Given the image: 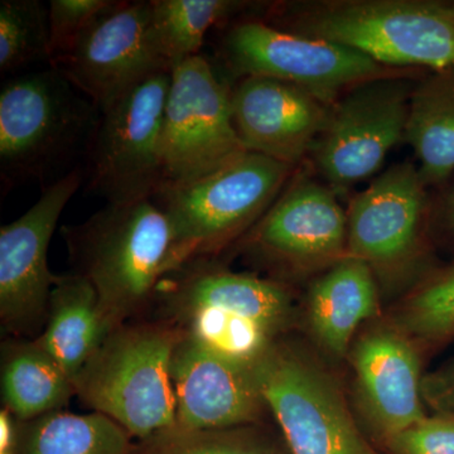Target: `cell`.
Listing matches in <instances>:
<instances>
[{"label": "cell", "instance_id": "cell-1", "mask_svg": "<svg viewBox=\"0 0 454 454\" xmlns=\"http://www.w3.org/2000/svg\"><path fill=\"white\" fill-rule=\"evenodd\" d=\"M62 232L74 273L94 286L114 327L145 309L163 280L191 260L153 197L106 203L85 223L65 226Z\"/></svg>", "mask_w": 454, "mask_h": 454}, {"label": "cell", "instance_id": "cell-2", "mask_svg": "<svg viewBox=\"0 0 454 454\" xmlns=\"http://www.w3.org/2000/svg\"><path fill=\"white\" fill-rule=\"evenodd\" d=\"M256 18L342 44L394 70H454V26L434 0L278 3Z\"/></svg>", "mask_w": 454, "mask_h": 454}, {"label": "cell", "instance_id": "cell-3", "mask_svg": "<svg viewBox=\"0 0 454 454\" xmlns=\"http://www.w3.org/2000/svg\"><path fill=\"white\" fill-rule=\"evenodd\" d=\"M100 109L55 67L8 77L0 90V176L4 190L43 188L79 168Z\"/></svg>", "mask_w": 454, "mask_h": 454}, {"label": "cell", "instance_id": "cell-4", "mask_svg": "<svg viewBox=\"0 0 454 454\" xmlns=\"http://www.w3.org/2000/svg\"><path fill=\"white\" fill-rule=\"evenodd\" d=\"M175 325L221 355L249 360L267 346L291 310L284 286L191 259L160 284Z\"/></svg>", "mask_w": 454, "mask_h": 454}, {"label": "cell", "instance_id": "cell-5", "mask_svg": "<svg viewBox=\"0 0 454 454\" xmlns=\"http://www.w3.org/2000/svg\"><path fill=\"white\" fill-rule=\"evenodd\" d=\"M181 331L170 324L114 328L74 380L80 399L140 441L176 426L170 360Z\"/></svg>", "mask_w": 454, "mask_h": 454}, {"label": "cell", "instance_id": "cell-6", "mask_svg": "<svg viewBox=\"0 0 454 454\" xmlns=\"http://www.w3.org/2000/svg\"><path fill=\"white\" fill-rule=\"evenodd\" d=\"M295 169L245 152L202 177L162 184L153 200L172 221L191 259L207 258L255 226Z\"/></svg>", "mask_w": 454, "mask_h": 454}, {"label": "cell", "instance_id": "cell-7", "mask_svg": "<svg viewBox=\"0 0 454 454\" xmlns=\"http://www.w3.org/2000/svg\"><path fill=\"white\" fill-rule=\"evenodd\" d=\"M219 56L239 79L280 80L306 90L328 106L360 83L414 74L385 67L334 42L283 31L253 16L225 26Z\"/></svg>", "mask_w": 454, "mask_h": 454}, {"label": "cell", "instance_id": "cell-8", "mask_svg": "<svg viewBox=\"0 0 454 454\" xmlns=\"http://www.w3.org/2000/svg\"><path fill=\"white\" fill-rule=\"evenodd\" d=\"M172 71L151 74L101 110L85 158L91 192L107 203L153 197L162 184L160 140Z\"/></svg>", "mask_w": 454, "mask_h": 454}, {"label": "cell", "instance_id": "cell-9", "mask_svg": "<svg viewBox=\"0 0 454 454\" xmlns=\"http://www.w3.org/2000/svg\"><path fill=\"white\" fill-rule=\"evenodd\" d=\"M252 369L289 454H378L330 376L300 352L273 342Z\"/></svg>", "mask_w": 454, "mask_h": 454}, {"label": "cell", "instance_id": "cell-10", "mask_svg": "<svg viewBox=\"0 0 454 454\" xmlns=\"http://www.w3.org/2000/svg\"><path fill=\"white\" fill-rule=\"evenodd\" d=\"M231 91L205 56L173 67L160 140V186L202 177L247 152L232 121Z\"/></svg>", "mask_w": 454, "mask_h": 454}, {"label": "cell", "instance_id": "cell-11", "mask_svg": "<svg viewBox=\"0 0 454 454\" xmlns=\"http://www.w3.org/2000/svg\"><path fill=\"white\" fill-rule=\"evenodd\" d=\"M409 76L413 74L360 83L331 106L309 155L337 195L375 176L391 149L405 139L415 86Z\"/></svg>", "mask_w": 454, "mask_h": 454}, {"label": "cell", "instance_id": "cell-12", "mask_svg": "<svg viewBox=\"0 0 454 454\" xmlns=\"http://www.w3.org/2000/svg\"><path fill=\"white\" fill-rule=\"evenodd\" d=\"M51 67L100 112L151 74L172 71L155 46L151 0H114Z\"/></svg>", "mask_w": 454, "mask_h": 454}, {"label": "cell", "instance_id": "cell-13", "mask_svg": "<svg viewBox=\"0 0 454 454\" xmlns=\"http://www.w3.org/2000/svg\"><path fill=\"white\" fill-rule=\"evenodd\" d=\"M297 169L244 236V247L269 265L288 270L333 267L348 255V214L333 188Z\"/></svg>", "mask_w": 454, "mask_h": 454}, {"label": "cell", "instance_id": "cell-14", "mask_svg": "<svg viewBox=\"0 0 454 454\" xmlns=\"http://www.w3.org/2000/svg\"><path fill=\"white\" fill-rule=\"evenodd\" d=\"M427 187L411 162L394 164L373 179L346 211L348 255L385 277L413 267L429 210Z\"/></svg>", "mask_w": 454, "mask_h": 454}, {"label": "cell", "instance_id": "cell-15", "mask_svg": "<svg viewBox=\"0 0 454 454\" xmlns=\"http://www.w3.org/2000/svg\"><path fill=\"white\" fill-rule=\"evenodd\" d=\"M85 181L83 167L43 188L26 214L0 229V319L12 333H26L49 312L57 277L47 253L66 206Z\"/></svg>", "mask_w": 454, "mask_h": 454}, {"label": "cell", "instance_id": "cell-16", "mask_svg": "<svg viewBox=\"0 0 454 454\" xmlns=\"http://www.w3.org/2000/svg\"><path fill=\"white\" fill-rule=\"evenodd\" d=\"M176 427L225 429L256 422L267 408L252 364L238 363L182 333L170 360Z\"/></svg>", "mask_w": 454, "mask_h": 454}, {"label": "cell", "instance_id": "cell-17", "mask_svg": "<svg viewBox=\"0 0 454 454\" xmlns=\"http://www.w3.org/2000/svg\"><path fill=\"white\" fill-rule=\"evenodd\" d=\"M306 90L269 77L239 79L231 91L232 121L245 149L300 168L330 115Z\"/></svg>", "mask_w": 454, "mask_h": 454}, {"label": "cell", "instance_id": "cell-18", "mask_svg": "<svg viewBox=\"0 0 454 454\" xmlns=\"http://www.w3.org/2000/svg\"><path fill=\"white\" fill-rule=\"evenodd\" d=\"M358 393L376 435L394 437L427 417L420 396L419 358L399 331L366 333L354 351Z\"/></svg>", "mask_w": 454, "mask_h": 454}, {"label": "cell", "instance_id": "cell-19", "mask_svg": "<svg viewBox=\"0 0 454 454\" xmlns=\"http://www.w3.org/2000/svg\"><path fill=\"white\" fill-rule=\"evenodd\" d=\"M94 286L77 273L57 277L37 340L74 382L114 330Z\"/></svg>", "mask_w": 454, "mask_h": 454}, {"label": "cell", "instance_id": "cell-20", "mask_svg": "<svg viewBox=\"0 0 454 454\" xmlns=\"http://www.w3.org/2000/svg\"><path fill=\"white\" fill-rule=\"evenodd\" d=\"M376 303L369 265L349 255L340 260L310 289V325L317 339L334 356H342L358 325L375 313Z\"/></svg>", "mask_w": 454, "mask_h": 454}, {"label": "cell", "instance_id": "cell-21", "mask_svg": "<svg viewBox=\"0 0 454 454\" xmlns=\"http://www.w3.org/2000/svg\"><path fill=\"white\" fill-rule=\"evenodd\" d=\"M404 142L413 148L427 186L454 173V70L430 73L414 86Z\"/></svg>", "mask_w": 454, "mask_h": 454}, {"label": "cell", "instance_id": "cell-22", "mask_svg": "<svg viewBox=\"0 0 454 454\" xmlns=\"http://www.w3.org/2000/svg\"><path fill=\"white\" fill-rule=\"evenodd\" d=\"M74 394L70 376L37 340L3 346V403L17 422L59 411Z\"/></svg>", "mask_w": 454, "mask_h": 454}, {"label": "cell", "instance_id": "cell-23", "mask_svg": "<svg viewBox=\"0 0 454 454\" xmlns=\"http://www.w3.org/2000/svg\"><path fill=\"white\" fill-rule=\"evenodd\" d=\"M129 437L115 420L98 411H52L18 422L13 454H131Z\"/></svg>", "mask_w": 454, "mask_h": 454}, {"label": "cell", "instance_id": "cell-24", "mask_svg": "<svg viewBox=\"0 0 454 454\" xmlns=\"http://www.w3.org/2000/svg\"><path fill=\"white\" fill-rule=\"evenodd\" d=\"M151 4L155 46L170 70L201 55L212 28L229 25L231 18L254 7L232 0H151Z\"/></svg>", "mask_w": 454, "mask_h": 454}, {"label": "cell", "instance_id": "cell-25", "mask_svg": "<svg viewBox=\"0 0 454 454\" xmlns=\"http://www.w3.org/2000/svg\"><path fill=\"white\" fill-rule=\"evenodd\" d=\"M51 66L49 4L41 0L0 2V74Z\"/></svg>", "mask_w": 454, "mask_h": 454}, {"label": "cell", "instance_id": "cell-26", "mask_svg": "<svg viewBox=\"0 0 454 454\" xmlns=\"http://www.w3.org/2000/svg\"><path fill=\"white\" fill-rule=\"evenodd\" d=\"M131 454H289L244 427L187 430L173 427L143 439Z\"/></svg>", "mask_w": 454, "mask_h": 454}, {"label": "cell", "instance_id": "cell-27", "mask_svg": "<svg viewBox=\"0 0 454 454\" xmlns=\"http://www.w3.org/2000/svg\"><path fill=\"white\" fill-rule=\"evenodd\" d=\"M403 309L400 325L411 336L429 340L454 336V269L424 283Z\"/></svg>", "mask_w": 454, "mask_h": 454}, {"label": "cell", "instance_id": "cell-28", "mask_svg": "<svg viewBox=\"0 0 454 454\" xmlns=\"http://www.w3.org/2000/svg\"><path fill=\"white\" fill-rule=\"evenodd\" d=\"M114 0H51V66L76 43L80 35Z\"/></svg>", "mask_w": 454, "mask_h": 454}, {"label": "cell", "instance_id": "cell-29", "mask_svg": "<svg viewBox=\"0 0 454 454\" xmlns=\"http://www.w3.org/2000/svg\"><path fill=\"white\" fill-rule=\"evenodd\" d=\"M385 444L391 454H454V413L426 417Z\"/></svg>", "mask_w": 454, "mask_h": 454}, {"label": "cell", "instance_id": "cell-30", "mask_svg": "<svg viewBox=\"0 0 454 454\" xmlns=\"http://www.w3.org/2000/svg\"><path fill=\"white\" fill-rule=\"evenodd\" d=\"M17 423L7 409L0 413V452H13L17 441Z\"/></svg>", "mask_w": 454, "mask_h": 454}, {"label": "cell", "instance_id": "cell-31", "mask_svg": "<svg viewBox=\"0 0 454 454\" xmlns=\"http://www.w3.org/2000/svg\"><path fill=\"white\" fill-rule=\"evenodd\" d=\"M435 402L444 409L443 413H454V369L444 380H438Z\"/></svg>", "mask_w": 454, "mask_h": 454}, {"label": "cell", "instance_id": "cell-32", "mask_svg": "<svg viewBox=\"0 0 454 454\" xmlns=\"http://www.w3.org/2000/svg\"><path fill=\"white\" fill-rule=\"evenodd\" d=\"M446 212L448 223L454 230V187L447 196Z\"/></svg>", "mask_w": 454, "mask_h": 454}, {"label": "cell", "instance_id": "cell-33", "mask_svg": "<svg viewBox=\"0 0 454 454\" xmlns=\"http://www.w3.org/2000/svg\"><path fill=\"white\" fill-rule=\"evenodd\" d=\"M438 8L454 26V2H437Z\"/></svg>", "mask_w": 454, "mask_h": 454}, {"label": "cell", "instance_id": "cell-34", "mask_svg": "<svg viewBox=\"0 0 454 454\" xmlns=\"http://www.w3.org/2000/svg\"><path fill=\"white\" fill-rule=\"evenodd\" d=\"M0 454H13V452H0Z\"/></svg>", "mask_w": 454, "mask_h": 454}]
</instances>
